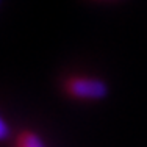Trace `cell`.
Returning a JSON list of instances; mask_svg holds the SVG:
<instances>
[{
    "label": "cell",
    "instance_id": "obj_1",
    "mask_svg": "<svg viewBox=\"0 0 147 147\" xmlns=\"http://www.w3.org/2000/svg\"><path fill=\"white\" fill-rule=\"evenodd\" d=\"M64 89L69 96L80 100H99L108 92L107 85L92 77H72L66 82Z\"/></svg>",
    "mask_w": 147,
    "mask_h": 147
},
{
    "label": "cell",
    "instance_id": "obj_2",
    "mask_svg": "<svg viewBox=\"0 0 147 147\" xmlns=\"http://www.w3.org/2000/svg\"><path fill=\"white\" fill-rule=\"evenodd\" d=\"M16 147H44V144L38 135L31 131H24L17 136Z\"/></svg>",
    "mask_w": 147,
    "mask_h": 147
},
{
    "label": "cell",
    "instance_id": "obj_3",
    "mask_svg": "<svg viewBox=\"0 0 147 147\" xmlns=\"http://www.w3.org/2000/svg\"><path fill=\"white\" fill-rule=\"evenodd\" d=\"M0 135H2V139H6V136H8V127H6V122L2 119V131H0Z\"/></svg>",
    "mask_w": 147,
    "mask_h": 147
}]
</instances>
